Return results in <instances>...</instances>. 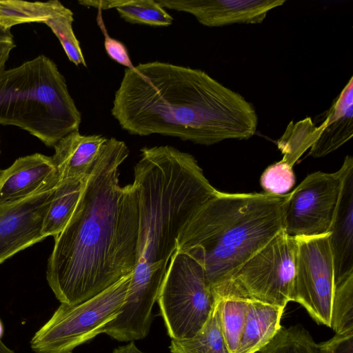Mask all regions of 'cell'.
Returning <instances> with one entry per match:
<instances>
[{
    "label": "cell",
    "instance_id": "cell-1",
    "mask_svg": "<svg viewBox=\"0 0 353 353\" xmlns=\"http://www.w3.org/2000/svg\"><path fill=\"white\" fill-rule=\"evenodd\" d=\"M128 155L125 142L109 138L71 218L54 237L46 279L61 303L86 301L136 267L138 194L133 183L121 186L119 179V166Z\"/></svg>",
    "mask_w": 353,
    "mask_h": 353
},
{
    "label": "cell",
    "instance_id": "cell-2",
    "mask_svg": "<svg viewBox=\"0 0 353 353\" xmlns=\"http://www.w3.org/2000/svg\"><path fill=\"white\" fill-rule=\"evenodd\" d=\"M111 114L131 134L203 145L248 139L259 121L252 103L205 72L157 61L125 70Z\"/></svg>",
    "mask_w": 353,
    "mask_h": 353
},
{
    "label": "cell",
    "instance_id": "cell-3",
    "mask_svg": "<svg viewBox=\"0 0 353 353\" xmlns=\"http://www.w3.org/2000/svg\"><path fill=\"white\" fill-rule=\"evenodd\" d=\"M141 152L132 183L139 223L130 285L159 290L182 229L219 190L189 153L170 145L145 147Z\"/></svg>",
    "mask_w": 353,
    "mask_h": 353
},
{
    "label": "cell",
    "instance_id": "cell-4",
    "mask_svg": "<svg viewBox=\"0 0 353 353\" xmlns=\"http://www.w3.org/2000/svg\"><path fill=\"white\" fill-rule=\"evenodd\" d=\"M285 196L219 191L183 227L176 250L203 265L214 290L283 231Z\"/></svg>",
    "mask_w": 353,
    "mask_h": 353
},
{
    "label": "cell",
    "instance_id": "cell-5",
    "mask_svg": "<svg viewBox=\"0 0 353 353\" xmlns=\"http://www.w3.org/2000/svg\"><path fill=\"white\" fill-rule=\"evenodd\" d=\"M81 114L56 63L39 55L0 72V124L28 131L48 147L79 130Z\"/></svg>",
    "mask_w": 353,
    "mask_h": 353
},
{
    "label": "cell",
    "instance_id": "cell-6",
    "mask_svg": "<svg viewBox=\"0 0 353 353\" xmlns=\"http://www.w3.org/2000/svg\"><path fill=\"white\" fill-rule=\"evenodd\" d=\"M215 299L203 265L190 254L176 250L157 301L170 337L194 336L207 321Z\"/></svg>",
    "mask_w": 353,
    "mask_h": 353
},
{
    "label": "cell",
    "instance_id": "cell-7",
    "mask_svg": "<svg viewBox=\"0 0 353 353\" xmlns=\"http://www.w3.org/2000/svg\"><path fill=\"white\" fill-rule=\"evenodd\" d=\"M132 274L123 276L96 296L74 305L61 303L52 317L33 336L36 353L72 352L101 333L121 312Z\"/></svg>",
    "mask_w": 353,
    "mask_h": 353
},
{
    "label": "cell",
    "instance_id": "cell-8",
    "mask_svg": "<svg viewBox=\"0 0 353 353\" xmlns=\"http://www.w3.org/2000/svg\"><path fill=\"white\" fill-rule=\"evenodd\" d=\"M296 250V239L281 231L214 294L285 308L292 301Z\"/></svg>",
    "mask_w": 353,
    "mask_h": 353
},
{
    "label": "cell",
    "instance_id": "cell-9",
    "mask_svg": "<svg viewBox=\"0 0 353 353\" xmlns=\"http://www.w3.org/2000/svg\"><path fill=\"white\" fill-rule=\"evenodd\" d=\"M353 158L347 155L340 169L308 174L281 205L283 230L294 238L329 234L344 177Z\"/></svg>",
    "mask_w": 353,
    "mask_h": 353
},
{
    "label": "cell",
    "instance_id": "cell-10",
    "mask_svg": "<svg viewBox=\"0 0 353 353\" xmlns=\"http://www.w3.org/2000/svg\"><path fill=\"white\" fill-rule=\"evenodd\" d=\"M292 301L318 324L331 327L335 288L329 234L298 237Z\"/></svg>",
    "mask_w": 353,
    "mask_h": 353
},
{
    "label": "cell",
    "instance_id": "cell-11",
    "mask_svg": "<svg viewBox=\"0 0 353 353\" xmlns=\"http://www.w3.org/2000/svg\"><path fill=\"white\" fill-rule=\"evenodd\" d=\"M58 184L19 202L0 206V264L46 239L43 224Z\"/></svg>",
    "mask_w": 353,
    "mask_h": 353
},
{
    "label": "cell",
    "instance_id": "cell-12",
    "mask_svg": "<svg viewBox=\"0 0 353 353\" xmlns=\"http://www.w3.org/2000/svg\"><path fill=\"white\" fill-rule=\"evenodd\" d=\"M165 9L193 15L202 25L222 27L233 24H257L284 0H157Z\"/></svg>",
    "mask_w": 353,
    "mask_h": 353
},
{
    "label": "cell",
    "instance_id": "cell-13",
    "mask_svg": "<svg viewBox=\"0 0 353 353\" xmlns=\"http://www.w3.org/2000/svg\"><path fill=\"white\" fill-rule=\"evenodd\" d=\"M59 181L52 157L34 153L19 157L0 171V206L19 202Z\"/></svg>",
    "mask_w": 353,
    "mask_h": 353
},
{
    "label": "cell",
    "instance_id": "cell-14",
    "mask_svg": "<svg viewBox=\"0 0 353 353\" xmlns=\"http://www.w3.org/2000/svg\"><path fill=\"white\" fill-rule=\"evenodd\" d=\"M335 284L353 272V166L347 170L329 232Z\"/></svg>",
    "mask_w": 353,
    "mask_h": 353
},
{
    "label": "cell",
    "instance_id": "cell-15",
    "mask_svg": "<svg viewBox=\"0 0 353 353\" xmlns=\"http://www.w3.org/2000/svg\"><path fill=\"white\" fill-rule=\"evenodd\" d=\"M108 139L101 134L83 135L76 130L59 140L53 147L52 159L60 181L87 178Z\"/></svg>",
    "mask_w": 353,
    "mask_h": 353
},
{
    "label": "cell",
    "instance_id": "cell-16",
    "mask_svg": "<svg viewBox=\"0 0 353 353\" xmlns=\"http://www.w3.org/2000/svg\"><path fill=\"white\" fill-rule=\"evenodd\" d=\"M323 130L311 147L314 158L327 156L339 149L353 135V77H351L325 112Z\"/></svg>",
    "mask_w": 353,
    "mask_h": 353
},
{
    "label": "cell",
    "instance_id": "cell-17",
    "mask_svg": "<svg viewBox=\"0 0 353 353\" xmlns=\"http://www.w3.org/2000/svg\"><path fill=\"white\" fill-rule=\"evenodd\" d=\"M284 307L250 301L246 321L236 353H257L282 329Z\"/></svg>",
    "mask_w": 353,
    "mask_h": 353
},
{
    "label": "cell",
    "instance_id": "cell-18",
    "mask_svg": "<svg viewBox=\"0 0 353 353\" xmlns=\"http://www.w3.org/2000/svg\"><path fill=\"white\" fill-rule=\"evenodd\" d=\"M87 178L59 181L44 219L42 234L45 238L55 237L63 230L79 203Z\"/></svg>",
    "mask_w": 353,
    "mask_h": 353
},
{
    "label": "cell",
    "instance_id": "cell-19",
    "mask_svg": "<svg viewBox=\"0 0 353 353\" xmlns=\"http://www.w3.org/2000/svg\"><path fill=\"white\" fill-rule=\"evenodd\" d=\"M79 3L99 10L115 8L120 17L131 23L168 26L173 17L154 0L79 1Z\"/></svg>",
    "mask_w": 353,
    "mask_h": 353
},
{
    "label": "cell",
    "instance_id": "cell-20",
    "mask_svg": "<svg viewBox=\"0 0 353 353\" xmlns=\"http://www.w3.org/2000/svg\"><path fill=\"white\" fill-rule=\"evenodd\" d=\"M210 316L192 337L172 339L170 353H230L225 344L219 321V297L216 295Z\"/></svg>",
    "mask_w": 353,
    "mask_h": 353
},
{
    "label": "cell",
    "instance_id": "cell-21",
    "mask_svg": "<svg viewBox=\"0 0 353 353\" xmlns=\"http://www.w3.org/2000/svg\"><path fill=\"white\" fill-rule=\"evenodd\" d=\"M65 7L58 0L46 2L0 0V26L10 30L19 24L44 23Z\"/></svg>",
    "mask_w": 353,
    "mask_h": 353
},
{
    "label": "cell",
    "instance_id": "cell-22",
    "mask_svg": "<svg viewBox=\"0 0 353 353\" xmlns=\"http://www.w3.org/2000/svg\"><path fill=\"white\" fill-rule=\"evenodd\" d=\"M323 130L309 117L296 123L290 121L276 145L283 154L282 161L292 166L316 141Z\"/></svg>",
    "mask_w": 353,
    "mask_h": 353
},
{
    "label": "cell",
    "instance_id": "cell-23",
    "mask_svg": "<svg viewBox=\"0 0 353 353\" xmlns=\"http://www.w3.org/2000/svg\"><path fill=\"white\" fill-rule=\"evenodd\" d=\"M218 296L220 299L219 314L223 338L228 352L236 353L244 330L250 301Z\"/></svg>",
    "mask_w": 353,
    "mask_h": 353
},
{
    "label": "cell",
    "instance_id": "cell-24",
    "mask_svg": "<svg viewBox=\"0 0 353 353\" xmlns=\"http://www.w3.org/2000/svg\"><path fill=\"white\" fill-rule=\"evenodd\" d=\"M331 328L336 334L353 332V272L335 284Z\"/></svg>",
    "mask_w": 353,
    "mask_h": 353
},
{
    "label": "cell",
    "instance_id": "cell-25",
    "mask_svg": "<svg viewBox=\"0 0 353 353\" xmlns=\"http://www.w3.org/2000/svg\"><path fill=\"white\" fill-rule=\"evenodd\" d=\"M257 353H319L318 344L300 325L282 328L273 340Z\"/></svg>",
    "mask_w": 353,
    "mask_h": 353
},
{
    "label": "cell",
    "instance_id": "cell-26",
    "mask_svg": "<svg viewBox=\"0 0 353 353\" xmlns=\"http://www.w3.org/2000/svg\"><path fill=\"white\" fill-rule=\"evenodd\" d=\"M73 12L65 7L61 12L45 21L62 46L68 59L76 65L87 67L80 43L72 29Z\"/></svg>",
    "mask_w": 353,
    "mask_h": 353
},
{
    "label": "cell",
    "instance_id": "cell-27",
    "mask_svg": "<svg viewBox=\"0 0 353 353\" xmlns=\"http://www.w3.org/2000/svg\"><path fill=\"white\" fill-rule=\"evenodd\" d=\"M292 168L282 160L269 165L260 179L264 192L274 195L286 194L295 184Z\"/></svg>",
    "mask_w": 353,
    "mask_h": 353
},
{
    "label": "cell",
    "instance_id": "cell-28",
    "mask_svg": "<svg viewBox=\"0 0 353 353\" xmlns=\"http://www.w3.org/2000/svg\"><path fill=\"white\" fill-rule=\"evenodd\" d=\"M317 344L319 353H353V332L336 334L330 339Z\"/></svg>",
    "mask_w": 353,
    "mask_h": 353
},
{
    "label": "cell",
    "instance_id": "cell-29",
    "mask_svg": "<svg viewBox=\"0 0 353 353\" xmlns=\"http://www.w3.org/2000/svg\"><path fill=\"white\" fill-rule=\"evenodd\" d=\"M104 46L108 55L114 61L131 68L134 65L131 62L130 55L125 46L120 41L110 37L106 32H104Z\"/></svg>",
    "mask_w": 353,
    "mask_h": 353
},
{
    "label": "cell",
    "instance_id": "cell-30",
    "mask_svg": "<svg viewBox=\"0 0 353 353\" xmlns=\"http://www.w3.org/2000/svg\"><path fill=\"white\" fill-rule=\"evenodd\" d=\"M15 46L14 42H0V72L5 70L10 53Z\"/></svg>",
    "mask_w": 353,
    "mask_h": 353
},
{
    "label": "cell",
    "instance_id": "cell-31",
    "mask_svg": "<svg viewBox=\"0 0 353 353\" xmlns=\"http://www.w3.org/2000/svg\"><path fill=\"white\" fill-rule=\"evenodd\" d=\"M112 353H145L140 350L133 341L129 343L115 348Z\"/></svg>",
    "mask_w": 353,
    "mask_h": 353
},
{
    "label": "cell",
    "instance_id": "cell-32",
    "mask_svg": "<svg viewBox=\"0 0 353 353\" xmlns=\"http://www.w3.org/2000/svg\"><path fill=\"white\" fill-rule=\"evenodd\" d=\"M0 42H14L13 35L10 30H7L0 26Z\"/></svg>",
    "mask_w": 353,
    "mask_h": 353
},
{
    "label": "cell",
    "instance_id": "cell-33",
    "mask_svg": "<svg viewBox=\"0 0 353 353\" xmlns=\"http://www.w3.org/2000/svg\"><path fill=\"white\" fill-rule=\"evenodd\" d=\"M0 353H14L0 341Z\"/></svg>",
    "mask_w": 353,
    "mask_h": 353
},
{
    "label": "cell",
    "instance_id": "cell-34",
    "mask_svg": "<svg viewBox=\"0 0 353 353\" xmlns=\"http://www.w3.org/2000/svg\"><path fill=\"white\" fill-rule=\"evenodd\" d=\"M2 332H3V327H2V324L0 321V338L1 336ZM0 341H1V339H0Z\"/></svg>",
    "mask_w": 353,
    "mask_h": 353
},
{
    "label": "cell",
    "instance_id": "cell-35",
    "mask_svg": "<svg viewBox=\"0 0 353 353\" xmlns=\"http://www.w3.org/2000/svg\"><path fill=\"white\" fill-rule=\"evenodd\" d=\"M61 353H72V352H61Z\"/></svg>",
    "mask_w": 353,
    "mask_h": 353
}]
</instances>
